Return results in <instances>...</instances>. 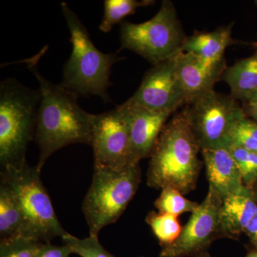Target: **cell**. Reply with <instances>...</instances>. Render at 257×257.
<instances>
[{"label":"cell","mask_w":257,"mask_h":257,"mask_svg":"<svg viewBox=\"0 0 257 257\" xmlns=\"http://www.w3.org/2000/svg\"><path fill=\"white\" fill-rule=\"evenodd\" d=\"M42 54L27 60L28 69L40 84L42 98L37 110L35 139L40 150L36 165L42 167L52 154L73 144L92 146V116L77 103V96L45 78L37 67Z\"/></svg>","instance_id":"cell-1"},{"label":"cell","mask_w":257,"mask_h":257,"mask_svg":"<svg viewBox=\"0 0 257 257\" xmlns=\"http://www.w3.org/2000/svg\"><path fill=\"white\" fill-rule=\"evenodd\" d=\"M201 151L183 111L167 121L157 140L147 171V185L152 188L177 189L183 195L197 187L202 162Z\"/></svg>","instance_id":"cell-2"},{"label":"cell","mask_w":257,"mask_h":257,"mask_svg":"<svg viewBox=\"0 0 257 257\" xmlns=\"http://www.w3.org/2000/svg\"><path fill=\"white\" fill-rule=\"evenodd\" d=\"M61 9L70 33L72 50L64 64L60 85L77 97L97 96L105 103L111 102L108 93L112 84L111 68L124 57L98 50L87 29L67 3H61Z\"/></svg>","instance_id":"cell-3"},{"label":"cell","mask_w":257,"mask_h":257,"mask_svg":"<svg viewBox=\"0 0 257 257\" xmlns=\"http://www.w3.org/2000/svg\"><path fill=\"white\" fill-rule=\"evenodd\" d=\"M40 88L32 89L16 79L0 84V165L1 170L26 165L28 144L35 138Z\"/></svg>","instance_id":"cell-4"},{"label":"cell","mask_w":257,"mask_h":257,"mask_svg":"<svg viewBox=\"0 0 257 257\" xmlns=\"http://www.w3.org/2000/svg\"><path fill=\"white\" fill-rule=\"evenodd\" d=\"M141 179L140 162L120 170L94 167L82 208L89 236L98 237L103 228L116 222L136 194Z\"/></svg>","instance_id":"cell-5"},{"label":"cell","mask_w":257,"mask_h":257,"mask_svg":"<svg viewBox=\"0 0 257 257\" xmlns=\"http://www.w3.org/2000/svg\"><path fill=\"white\" fill-rule=\"evenodd\" d=\"M0 179L13 189L20 204L23 216L22 236L47 243L67 234L57 219L36 166L27 163L21 168L1 170Z\"/></svg>","instance_id":"cell-6"},{"label":"cell","mask_w":257,"mask_h":257,"mask_svg":"<svg viewBox=\"0 0 257 257\" xmlns=\"http://www.w3.org/2000/svg\"><path fill=\"white\" fill-rule=\"evenodd\" d=\"M186 37L175 5L170 0L162 2L158 13L148 21H124L120 27L121 50L133 51L152 65L182 52Z\"/></svg>","instance_id":"cell-7"},{"label":"cell","mask_w":257,"mask_h":257,"mask_svg":"<svg viewBox=\"0 0 257 257\" xmlns=\"http://www.w3.org/2000/svg\"><path fill=\"white\" fill-rule=\"evenodd\" d=\"M182 111L201 150L229 148L234 125L246 116L232 96L214 89L189 101Z\"/></svg>","instance_id":"cell-8"},{"label":"cell","mask_w":257,"mask_h":257,"mask_svg":"<svg viewBox=\"0 0 257 257\" xmlns=\"http://www.w3.org/2000/svg\"><path fill=\"white\" fill-rule=\"evenodd\" d=\"M223 199L209 187L207 196L184 226L175 242L162 248L160 257H198L215 240L225 237L220 220Z\"/></svg>","instance_id":"cell-9"},{"label":"cell","mask_w":257,"mask_h":257,"mask_svg":"<svg viewBox=\"0 0 257 257\" xmlns=\"http://www.w3.org/2000/svg\"><path fill=\"white\" fill-rule=\"evenodd\" d=\"M91 147L94 152V167L120 170L133 164L127 119L121 106L93 114Z\"/></svg>","instance_id":"cell-10"},{"label":"cell","mask_w":257,"mask_h":257,"mask_svg":"<svg viewBox=\"0 0 257 257\" xmlns=\"http://www.w3.org/2000/svg\"><path fill=\"white\" fill-rule=\"evenodd\" d=\"M176 56L149 69L138 90L125 103L149 110L172 114L185 105V94L176 69Z\"/></svg>","instance_id":"cell-11"},{"label":"cell","mask_w":257,"mask_h":257,"mask_svg":"<svg viewBox=\"0 0 257 257\" xmlns=\"http://www.w3.org/2000/svg\"><path fill=\"white\" fill-rule=\"evenodd\" d=\"M119 106L127 119L132 163H138L150 157L172 113L149 110L125 102Z\"/></svg>","instance_id":"cell-12"},{"label":"cell","mask_w":257,"mask_h":257,"mask_svg":"<svg viewBox=\"0 0 257 257\" xmlns=\"http://www.w3.org/2000/svg\"><path fill=\"white\" fill-rule=\"evenodd\" d=\"M224 58L209 60L181 52L176 56V69L186 97V104L197 96L213 90L226 70Z\"/></svg>","instance_id":"cell-13"},{"label":"cell","mask_w":257,"mask_h":257,"mask_svg":"<svg viewBox=\"0 0 257 257\" xmlns=\"http://www.w3.org/2000/svg\"><path fill=\"white\" fill-rule=\"evenodd\" d=\"M201 152L209 187L214 189L223 199L246 188L229 148L207 149Z\"/></svg>","instance_id":"cell-14"},{"label":"cell","mask_w":257,"mask_h":257,"mask_svg":"<svg viewBox=\"0 0 257 257\" xmlns=\"http://www.w3.org/2000/svg\"><path fill=\"white\" fill-rule=\"evenodd\" d=\"M257 214V202L253 189L246 187L223 199L220 220L225 237L237 238Z\"/></svg>","instance_id":"cell-15"},{"label":"cell","mask_w":257,"mask_h":257,"mask_svg":"<svg viewBox=\"0 0 257 257\" xmlns=\"http://www.w3.org/2000/svg\"><path fill=\"white\" fill-rule=\"evenodd\" d=\"M233 23L209 32H195L186 37L182 52L193 54L209 60H218L224 57V52L236 41L232 38Z\"/></svg>","instance_id":"cell-16"},{"label":"cell","mask_w":257,"mask_h":257,"mask_svg":"<svg viewBox=\"0 0 257 257\" xmlns=\"http://www.w3.org/2000/svg\"><path fill=\"white\" fill-rule=\"evenodd\" d=\"M222 79L229 86L234 99L246 101L257 89V50L253 55L227 67Z\"/></svg>","instance_id":"cell-17"},{"label":"cell","mask_w":257,"mask_h":257,"mask_svg":"<svg viewBox=\"0 0 257 257\" xmlns=\"http://www.w3.org/2000/svg\"><path fill=\"white\" fill-rule=\"evenodd\" d=\"M23 216L16 195L0 179V240L22 236Z\"/></svg>","instance_id":"cell-18"},{"label":"cell","mask_w":257,"mask_h":257,"mask_svg":"<svg viewBox=\"0 0 257 257\" xmlns=\"http://www.w3.org/2000/svg\"><path fill=\"white\" fill-rule=\"evenodd\" d=\"M152 0H105L104 15L99 29L108 33L116 24L121 23L126 17L135 14L140 8L155 4Z\"/></svg>","instance_id":"cell-19"},{"label":"cell","mask_w":257,"mask_h":257,"mask_svg":"<svg viewBox=\"0 0 257 257\" xmlns=\"http://www.w3.org/2000/svg\"><path fill=\"white\" fill-rule=\"evenodd\" d=\"M146 221L162 247L175 242L183 229L179 224L177 216L172 214L152 211L147 214Z\"/></svg>","instance_id":"cell-20"},{"label":"cell","mask_w":257,"mask_h":257,"mask_svg":"<svg viewBox=\"0 0 257 257\" xmlns=\"http://www.w3.org/2000/svg\"><path fill=\"white\" fill-rule=\"evenodd\" d=\"M199 204L184 197L177 189L166 187L162 189L160 197L155 202L159 212L178 216L186 212H193Z\"/></svg>","instance_id":"cell-21"},{"label":"cell","mask_w":257,"mask_h":257,"mask_svg":"<svg viewBox=\"0 0 257 257\" xmlns=\"http://www.w3.org/2000/svg\"><path fill=\"white\" fill-rule=\"evenodd\" d=\"M229 148L239 167L245 187L253 189L257 185V154L234 145Z\"/></svg>","instance_id":"cell-22"},{"label":"cell","mask_w":257,"mask_h":257,"mask_svg":"<svg viewBox=\"0 0 257 257\" xmlns=\"http://www.w3.org/2000/svg\"><path fill=\"white\" fill-rule=\"evenodd\" d=\"M45 243L23 236L0 240V257H36Z\"/></svg>","instance_id":"cell-23"},{"label":"cell","mask_w":257,"mask_h":257,"mask_svg":"<svg viewBox=\"0 0 257 257\" xmlns=\"http://www.w3.org/2000/svg\"><path fill=\"white\" fill-rule=\"evenodd\" d=\"M62 239L64 244L69 246L73 253L81 257H114L103 247L95 236L79 239L67 232Z\"/></svg>","instance_id":"cell-24"},{"label":"cell","mask_w":257,"mask_h":257,"mask_svg":"<svg viewBox=\"0 0 257 257\" xmlns=\"http://www.w3.org/2000/svg\"><path fill=\"white\" fill-rule=\"evenodd\" d=\"M231 145L250 152L257 150V123L247 116L239 120L231 134Z\"/></svg>","instance_id":"cell-25"},{"label":"cell","mask_w":257,"mask_h":257,"mask_svg":"<svg viewBox=\"0 0 257 257\" xmlns=\"http://www.w3.org/2000/svg\"><path fill=\"white\" fill-rule=\"evenodd\" d=\"M72 253V249L67 245L57 246L47 243L44 244L36 257H69Z\"/></svg>","instance_id":"cell-26"},{"label":"cell","mask_w":257,"mask_h":257,"mask_svg":"<svg viewBox=\"0 0 257 257\" xmlns=\"http://www.w3.org/2000/svg\"><path fill=\"white\" fill-rule=\"evenodd\" d=\"M244 234L248 236L254 249L257 250V214L246 226Z\"/></svg>","instance_id":"cell-27"},{"label":"cell","mask_w":257,"mask_h":257,"mask_svg":"<svg viewBox=\"0 0 257 257\" xmlns=\"http://www.w3.org/2000/svg\"><path fill=\"white\" fill-rule=\"evenodd\" d=\"M242 108L246 116L257 123V105L243 104Z\"/></svg>","instance_id":"cell-28"},{"label":"cell","mask_w":257,"mask_h":257,"mask_svg":"<svg viewBox=\"0 0 257 257\" xmlns=\"http://www.w3.org/2000/svg\"><path fill=\"white\" fill-rule=\"evenodd\" d=\"M243 104H255V105H257V89L253 94L249 96V97L246 101H243Z\"/></svg>","instance_id":"cell-29"},{"label":"cell","mask_w":257,"mask_h":257,"mask_svg":"<svg viewBox=\"0 0 257 257\" xmlns=\"http://www.w3.org/2000/svg\"><path fill=\"white\" fill-rule=\"evenodd\" d=\"M198 257H212L209 254V252L203 253L202 254L199 255ZM245 257H257V250L253 249L251 251H248L247 254Z\"/></svg>","instance_id":"cell-30"},{"label":"cell","mask_w":257,"mask_h":257,"mask_svg":"<svg viewBox=\"0 0 257 257\" xmlns=\"http://www.w3.org/2000/svg\"><path fill=\"white\" fill-rule=\"evenodd\" d=\"M255 187H257V185L255 186ZM253 192H254L255 198H256V202H257V189L256 191H255V190H253Z\"/></svg>","instance_id":"cell-31"},{"label":"cell","mask_w":257,"mask_h":257,"mask_svg":"<svg viewBox=\"0 0 257 257\" xmlns=\"http://www.w3.org/2000/svg\"><path fill=\"white\" fill-rule=\"evenodd\" d=\"M254 3H255V5H256L257 6V0H256V1L254 2Z\"/></svg>","instance_id":"cell-32"},{"label":"cell","mask_w":257,"mask_h":257,"mask_svg":"<svg viewBox=\"0 0 257 257\" xmlns=\"http://www.w3.org/2000/svg\"><path fill=\"white\" fill-rule=\"evenodd\" d=\"M254 45H255V46H256V49H257V43H255V44H254Z\"/></svg>","instance_id":"cell-33"},{"label":"cell","mask_w":257,"mask_h":257,"mask_svg":"<svg viewBox=\"0 0 257 257\" xmlns=\"http://www.w3.org/2000/svg\"><path fill=\"white\" fill-rule=\"evenodd\" d=\"M256 153L257 154V150H256Z\"/></svg>","instance_id":"cell-34"},{"label":"cell","mask_w":257,"mask_h":257,"mask_svg":"<svg viewBox=\"0 0 257 257\" xmlns=\"http://www.w3.org/2000/svg\"><path fill=\"white\" fill-rule=\"evenodd\" d=\"M140 257H143V256H140Z\"/></svg>","instance_id":"cell-35"}]
</instances>
